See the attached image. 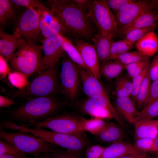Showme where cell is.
<instances>
[{
    "label": "cell",
    "instance_id": "1",
    "mask_svg": "<svg viewBox=\"0 0 158 158\" xmlns=\"http://www.w3.org/2000/svg\"><path fill=\"white\" fill-rule=\"evenodd\" d=\"M66 105L54 97H41L28 100L19 107L3 111L4 119L17 124H32L56 116Z\"/></svg>",
    "mask_w": 158,
    "mask_h": 158
},
{
    "label": "cell",
    "instance_id": "2",
    "mask_svg": "<svg viewBox=\"0 0 158 158\" xmlns=\"http://www.w3.org/2000/svg\"><path fill=\"white\" fill-rule=\"evenodd\" d=\"M45 4L71 32L86 39L92 36V21L73 0H48Z\"/></svg>",
    "mask_w": 158,
    "mask_h": 158
},
{
    "label": "cell",
    "instance_id": "3",
    "mask_svg": "<svg viewBox=\"0 0 158 158\" xmlns=\"http://www.w3.org/2000/svg\"><path fill=\"white\" fill-rule=\"evenodd\" d=\"M29 84L21 89L4 90L6 96L13 99L28 100L41 97H54L58 90L57 70L55 65L41 72Z\"/></svg>",
    "mask_w": 158,
    "mask_h": 158
},
{
    "label": "cell",
    "instance_id": "4",
    "mask_svg": "<svg viewBox=\"0 0 158 158\" xmlns=\"http://www.w3.org/2000/svg\"><path fill=\"white\" fill-rule=\"evenodd\" d=\"M42 47L36 43L20 38L17 49L9 61L14 71L20 73L27 78L40 73L42 58Z\"/></svg>",
    "mask_w": 158,
    "mask_h": 158
},
{
    "label": "cell",
    "instance_id": "5",
    "mask_svg": "<svg viewBox=\"0 0 158 158\" xmlns=\"http://www.w3.org/2000/svg\"><path fill=\"white\" fill-rule=\"evenodd\" d=\"M6 127L7 129L28 133L49 143L65 148L76 154L81 152L86 144L85 141L79 135L58 133L40 127L30 128L8 121L6 124Z\"/></svg>",
    "mask_w": 158,
    "mask_h": 158
},
{
    "label": "cell",
    "instance_id": "6",
    "mask_svg": "<svg viewBox=\"0 0 158 158\" xmlns=\"http://www.w3.org/2000/svg\"><path fill=\"white\" fill-rule=\"evenodd\" d=\"M0 138L11 143L26 154L33 155L35 158L43 153L53 152L56 150L55 146L25 132H9L1 130Z\"/></svg>",
    "mask_w": 158,
    "mask_h": 158
},
{
    "label": "cell",
    "instance_id": "7",
    "mask_svg": "<svg viewBox=\"0 0 158 158\" xmlns=\"http://www.w3.org/2000/svg\"><path fill=\"white\" fill-rule=\"evenodd\" d=\"M87 13L100 33L112 38L118 35L119 29L115 16L105 0L92 1Z\"/></svg>",
    "mask_w": 158,
    "mask_h": 158
},
{
    "label": "cell",
    "instance_id": "8",
    "mask_svg": "<svg viewBox=\"0 0 158 158\" xmlns=\"http://www.w3.org/2000/svg\"><path fill=\"white\" fill-rule=\"evenodd\" d=\"M80 108L84 112L95 118H113L122 127H126L122 116L112 104L108 96L97 95L88 97L82 103Z\"/></svg>",
    "mask_w": 158,
    "mask_h": 158
},
{
    "label": "cell",
    "instance_id": "9",
    "mask_svg": "<svg viewBox=\"0 0 158 158\" xmlns=\"http://www.w3.org/2000/svg\"><path fill=\"white\" fill-rule=\"evenodd\" d=\"M84 119L68 114H61L50 117L44 121L32 124H18L25 126L46 128L56 132L79 135L84 131Z\"/></svg>",
    "mask_w": 158,
    "mask_h": 158
},
{
    "label": "cell",
    "instance_id": "10",
    "mask_svg": "<svg viewBox=\"0 0 158 158\" xmlns=\"http://www.w3.org/2000/svg\"><path fill=\"white\" fill-rule=\"evenodd\" d=\"M15 24L13 34L35 43L40 39L42 34L36 9L25 8L18 15Z\"/></svg>",
    "mask_w": 158,
    "mask_h": 158
},
{
    "label": "cell",
    "instance_id": "11",
    "mask_svg": "<svg viewBox=\"0 0 158 158\" xmlns=\"http://www.w3.org/2000/svg\"><path fill=\"white\" fill-rule=\"evenodd\" d=\"M60 78L63 92L70 99H74L78 92L80 79L79 66L66 54L63 57Z\"/></svg>",
    "mask_w": 158,
    "mask_h": 158
},
{
    "label": "cell",
    "instance_id": "12",
    "mask_svg": "<svg viewBox=\"0 0 158 158\" xmlns=\"http://www.w3.org/2000/svg\"><path fill=\"white\" fill-rule=\"evenodd\" d=\"M158 7L157 0H139L126 5L115 14L118 29L129 25L138 17Z\"/></svg>",
    "mask_w": 158,
    "mask_h": 158
},
{
    "label": "cell",
    "instance_id": "13",
    "mask_svg": "<svg viewBox=\"0 0 158 158\" xmlns=\"http://www.w3.org/2000/svg\"><path fill=\"white\" fill-rule=\"evenodd\" d=\"M65 37L59 35L45 38L42 41L43 52L40 73L56 64L66 54L62 48Z\"/></svg>",
    "mask_w": 158,
    "mask_h": 158
},
{
    "label": "cell",
    "instance_id": "14",
    "mask_svg": "<svg viewBox=\"0 0 158 158\" xmlns=\"http://www.w3.org/2000/svg\"><path fill=\"white\" fill-rule=\"evenodd\" d=\"M40 19V26L44 38L70 32L51 10L44 5L36 9Z\"/></svg>",
    "mask_w": 158,
    "mask_h": 158
},
{
    "label": "cell",
    "instance_id": "15",
    "mask_svg": "<svg viewBox=\"0 0 158 158\" xmlns=\"http://www.w3.org/2000/svg\"><path fill=\"white\" fill-rule=\"evenodd\" d=\"M75 45L89 71L98 80H100L99 59L94 46L83 40L77 41Z\"/></svg>",
    "mask_w": 158,
    "mask_h": 158
},
{
    "label": "cell",
    "instance_id": "16",
    "mask_svg": "<svg viewBox=\"0 0 158 158\" xmlns=\"http://www.w3.org/2000/svg\"><path fill=\"white\" fill-rule=\"evenodd\" d=\"M80 79L85 94L88 97L97 95L108 96L99 80L91 72L79 66Z\"/></svg>",
    "mask_w": 158,
    "mask_h": 158
},
{
    "label": "cell",
    "instance_id": "17",
    "mask_svg": "<svg viewBox=\"0 0 158 158\" xmlns=\"http://www.w3.org/2000/svg\"><path fill=\"white\" fill-rule=\"evenodd\" d=\"M158 20V13L154 10L149 11L137 18L133 22L119 29L118 35L124 36L133 30L156 24Z\"/></svg>",
    "mask_w": 158,
    "mask_h": 158
},
{
    "label": "cell",
    "instance_id": "18",
    "mask_svg": "<svg viewBox=\"0 0 158 158\" xmlns=\"http://www.w3.org/2000/svg\"><path fill=\"white\" fill-rule=\"evenodd\" d=\"M140 152L134 145L121 140L105 148L99 158H118L128 155L136 154Z\"/></svg>",
    "mask_w": 158,
    "mask_h": 158
},
{
    "label": "cell",
    "instance_id": "19",
    "mask_svg": "<svg viewBox=\"0 0 158 158\" xmlns=\"http://www.w3.org/2000/svg\"><path fill=\"white\" fill-rule=\"evenodd\" d=\"M114 106L118 113L127 121L134 123L138 112L135 103L130 97L116 98Z\"/></svg>",
    "mask_w": 158,
    "mask_h": 158
},
{
    "label": "cell",
    "instance_id": "20",
    "mask_svg": "<svg viewBox=\"0 0 158 158\" xmlns=\"http://www.w3.org/2000/svg\"><path fill=\"white\" fill-rule=\"evenodd\" d=\"M20 38L14 34L10 35L0 30V54L6 61H9L18 47Z\"/></svg>",
    "mask_w": 158,
    "mask_h": 158
},
{
    "label": "cell",
    "instance_id": "21",
    "mask_svg": "<svg viewBox=\"0 0 158 158\" xmlns=\"http://www.w3.org/2000/svg\"><path fill=\"white\" fill-rule=\"evenodd\" d=\"M134 124L136 140L141 138L154 139L158 135V127L156 120H140L136 121Z\"/></svg>",
    "mask_w": 158,
    "mask_h": 158
},
{
    "label": "cell",
    "instance_id": "22",
    "mask_svg": "<svg viewBox=\"0 0 158 158\" xmlns=\"http://www.w3.org/2000/svg\"><path fill=\"white\" fill-rule=\"evenodd\" d=\"M122 127L113 122H106L102 130L96 135L103 142L112 143L123 140L125 134Z\"/></svg>",
    "mask_w": 158,
    "mask_h": 158
},
{
    "label": "cell",
    "instance_id": "23",
    "mask_svg": "<svg viewBox=\"0 0 158 158\" xmlns=\"http://www.w3.org/2000/svg\"><path fill=\"white\" fill-rule=\"evenodd\" d=\"M112 39L100 33L92 38L99 59L103 62L110 60V50L114 42Z\"/></svg>",
    "mask_w": 158,
    "mask_h": 158
},
{
    "label": "cell",
    "instance_id": "24",
    "mask_svg": "<svg viewBox=\"0 0 158 158\" xmlns=\"http://www.w3.org/2000/svg\"><path fill=\"white\" fill-rule=\"evenodd\" d=\"M135 47L143 54L152 56L158 51V36L154 31L150 32L135 43Z\"/></svg>",
    "mask_w": 158,
    "mask_h": 158
},
{
    "label": "cell",
    "instance_id": "25",
    "mask_svg": "<svg viewBox=\"0 0 158 158\" xmlns=\"http://www.w3.org/2000/svg\"><path fill=\"white\" fill-rule=\"evenodd\" d=\"M16 8L11 0H0V29L15 23L18 16Z\"/></svg>",
    "mask_w": 158,
    "mask_h": 158
},
{
    "label": "cell",
    "instance_id": "26",
    "mask_svg": "<svg viewBox=\"0 0 158 158\" xmlns=\"http://www.w3.org/2000/svg\"><path fill=\"white\" fill-rule=\"evenodd\" d=\"M125 66L116 60L103 62L100 65L101 76L107 80H111L119 76L125 69Z\"/></svg>",
    "mask_w": 158,
    "mask_h": 158
},
{
    "label": "cell",
    "instance_id": "27",
    "mask_svg": "<svg viewBox=\"0 0 158 158\" xmlns=\"http://www.w3.org/2000/svg\"><path fill=\"white\" fill-rule=\"evenodd\" d=\"M132 90V80L128 77L121 76L117 78L114 92L116 98L130 97Z\"/></svg>",
    "mask_w": 158,
    "mask_h": 158
},
{
    "label": "cell",
    "instance_id": "28",
    "mask_svg": "<svg viewBox=\"0 0 158 158\" xmlns=\"http://www.w3.org/2000/svg\"><path fill=\"white\" fill-rule=\"evenodd\" d=\"M62 48L66 54L73 61L79 66L90 72L85 64L77 48L66 37L62 44Z\"/></svg>",
    "mask_w": 158,
    "mask_h": 158
},
{
    "label": "cell",
    "instance_id": "29",
    "mask_svg": "<svg viewBox=\"0 0 158 158\" xmlns=\"http://www.w3.org/2000/svg\"><path fill=\"white\" fill-rule=\"evenodd\" d=\"M151 81L148 70L137 95L136 102L139 109L142 107H144L145 105L152 83Z\"/></svg>",
    "mask_w": 158,
    "mask_h": 158
},
{
    "label": "cell",
    "instance_id": "30",
    "mask_svg": "<svg viewBox=\"0 0 158 158\" xmlns=\"http://www.w3.org/2000/svg\"><path fill=\"white\" fill-rule=\"evenodd\" d=\"M133 44L125 39L113 43L110 50V60L116 59L121 54L131 49Z\"/></svg>",
    "mask_w": 158,
    "mask_h": 158
},
{
    "label": "cell",
    "instance_id": "31",
    "mask_svg": "<svg viewBox=\"0 0 158 158\" xmlns=\"http://www.w3.org/2000/svg\"><path fill=\"white\" fill-rule=\"evenodd\" d=\"M158 116V98L146 105L142 111L138 112L136 121L142 120L152 119Z\"/></svg>",
    "mask_w": 158,
    "mask_h": 158
},
{
    "label": "cell",
    "instance_id": "32",
    "mask_svg": "<svg viewBox=\"0 0 158 158\" xmlns=\"http://www.w3.org/2000/svg\"><path fill=\"white\" fill-rule=\"evenodd\" d=\"M148 59L147 56L138 51H127L118 56L116 60L124 65Z\"/></svg>",
    "mask_w": 158,
    "mask_h": 158
},
{
    "label": "cell",
    "instance_id": "33",
    "mask_svg": "<svg viewBox=\"0 0 158 158\" xmlns=\"http://www.w3.org/2000/svg\"><path fill=\"white\" fill-rule=\"evenodd\" d=\"M106 123V122L101 118H95L89 119H84L83 127L84 130L96 135L103 128Z\"/></svg>",
    "mask_w": 158,
    "mask_h": 158
},
{
    "label": "cell",
    "instance_id": "34",
    "mask_svg": "<svg viewBox=\"0 0 158 158\" xmlns=\"http://www.w3.org/2000/svg\"><path fill=\"white\" fill-rule=\"evenodd\" d=\"M155 27L156 24H155L151 26L133 30L124 35V39L133 44L148 33L154 31Z\"/></svg>",
    "mask_w": 158,
    "mask_h": 158
},
{
    "label": "cell",
    "instance_id": "35",
    "mask_svg": "<svg viewBox=\"0 0 158 158\" xmlns=\"http://www.w3.org/2000/svg\"><path fill=\"white\" fill-rule=\"evenodd\" d=\"M150 64L149 59L125 66L128 76L132 79L140 74L146 67Z\"/></svg>",
    "mask_w": 158,
    "mask_h": 158
},
{
    "label": "cell",
    "instance_id": "36",
    "mask_svg": "<svg viewBox=\"0 0 158 158\" xmlns=\"http://www.w3.org/2000/svg\"><path fill=\"white\" fill-rule=\"evenodd\" d=\"M10 155L24 157H28L27 154L18 149L15 145L7 141L0 140V155Z\"/></svg>",
    "mask_w": 158,
    "mask_h": 158
},
{
    "label": "cell",
    "instance_id": "37",
    "mask_svg": "<svg viewBox=\"0 0 158 158\" xmlns=\"http://www.w3.org/2000/svg\"><path fill=\"white\" fill-rule=\"evenodd\" d=\"M8 79L11 84L18 89H22L27 85L29 83L27 78L23 74L18 72L14 71L8 74Z\"/></svg>",
    "mask_w": 158,
    "mask_h": 158
},
{
    "label": "cell",
    "instance_id": "38",
    "mask_svg": "<svg viewBox=\"0 0 158 158\" xmlns=\"http://www.w3.org/2000/svg\"><path fill=\"white\" fill-rule=\"evenodd\" d=\"M150 64L147 65L140 74L132 79V90L130 97L135 103L136 102L138 91L148 72Z\"/></svg>",
    "mask_w": 158,
    "mask_h": 158
},
{
    "label": "cell",
    "instance_id": "39",
    "mask_svg": "<svg viewBox=\"0 0 158 158\" xmlns=\"http://www.w3.org/2000/svg\"><path fill=\"white\" fill-rule=\"evenodd\" d=\"M154 139L141 138L136 140L134 146L138 150L147 152H153Z\"/></svg>",
    "mask_w": 158,
    "mask_h": 158
},
{
    "label": "cell",
    "instance_id": "40",
    "mask_svg": "<svg viewBox=\"0 0 158 158\" xmlns=\"http://www.w3.org/2000/svg\"><path fill=\"white\" fill-rule=\"evenodd\" d=\"M13 4L17 8L25 7V8L35 9L43 5L41 2L37 0H11Z\"/></svg>",
    "mask_w": 158,
    "mask_h": 158
},
{
    "label": "cell",
    "instance_id": "41",
    "mask_svg": "<svg viewBox=\"0 0 158 158\" xmlns=\"http://www.w3.org/2000/svg\"><path fill=\"white\" fill-rule=\"evenodd\" d=\"M136 1L132 0H107V4L111 11L115 14L125 6L133 3Z\"/></svg>",
    "mask_w": 158,
    "mask_h": 158
},
{
    "label": "cell",
    "instance_id": "42",
    "mask_svg": "<svg viewBox=\"0 0 158 158\" xmlns=\"http://www.w3.org/2000/svg\"><path fill=\"white\" fill-rule=\"evenodd\" d=\"M105 148L98 145L90 147L86 151V158H99Z\"/></svg>",
    "mask_w": 158,
    "mask_h": 158
},
{
    "label": "cell",
    "instance_id": "43",
    "mask_svg": "<svg viewBox=\"0 0 158 158\" xmlns=\"http://www.w3.org/2000/svg\"><path fill=\"white\" fill-rule=\"evenodd\" d=\"M157 98H158V78L152 81L151 83L145 106Z\"/></svg>",
    "mask_w": 158,
    "mask_h": 158
},
{
    "label": "cell",
    "instance_id": "44",
    "mask_svg": "<svg viewBox=\"0 0 158 158\" xmlns=\"http://www.w3.org/2000/svg\"><path fill=\"white\" fill-rule=\"evenodd\" d=\"M148 73L151 81H153L158 78V54L150 64Z\"/></svg>",
    "mask_w": 158,
    "mask_h": 158
},
{
    "label": "cell",
    "instance_id": "45",
    "mask_svg": "<svg viewBox=\"0 0 158 158\" xmlns=\"http://www.w3.org/2000/svg\"><path fill=\"white\" fill-rule=\"evenodd\" d=\"M51 154L53 158H79L76 153L67 150L64 151L56 149Z\"/></svg>",
    "mask_w": 158,
    "mask_h": 158
},
{
    "label": "cell",
    "instance_id": "46",
    "mask_svg": "<svg viewBox=\"0 0 158 158\" xmlns=\"http://www.w3.org/2000/svg\"><path fill=\"white\" fill-rule=\"evenodd\" d=\"M0 75L1 76L4 78L10 72V69L8 67L6 61L0 55Z\"/></svg>",
    "mask_w": 158,
    "mask_h": 158
},
{
    "label": "cell",
    "instance_id": "47",
    "mask_svg": "<svg viewBox=\"0 0 158 158\" xmlns=\"http://www.w3.org/2000/svg\"><path fill=\"white\" fill-rule=\"evenodd\" d=\"M16 102L12 99H10L7 96L0 95V108L8 107L16 104Z\"/></svg>",
    "mask_w": 158,
    "mask_h": 158
},
{
    "label": "cell",
    "instance_id": "48",
    "mask_svg": "<svg viewBox=\"0 0 158 158\" xmlns=\"http://www.w3.org/2000/svg\"><path fill=\"white\" fill-rule=\"evenodd\" d=\"M74 2L80 8L85 11L92 0H73Z\"/></svg>",
    "mask_w": 158,
    "mask_h": 158
},
{
    "label": "cell",
    "instance_id": "49",
    "mask_svg": "<svg viewBox=\"0 0 158 158\" xmlns=\"http://www.w3.org/2000/svg\"><path fill=\"white\" fill-rule=\"evenodd\" d=\"M153 152H158V135L154 139L153 148Z\"/></svg>",
    "mask_w": 158,
    "mask_h": 158
},
{
    "label": "cell",
    "instance_id": "50",
    "mask_svg": "<svg viewBox=\"0 0 158 158\" xmlns=\"http://www.w3.org/2000/svg\"><path fill=\"white\" fill-rule=\"evenodd\" d=\"M135 158H148L147 156V152H140L136 154Z\"/></svg>",
    "mask_w": 158,
    "mask_h": 158
},
{
    "label": "cell",
    "instance_id": "51",
    "mask_svg": "<svg viewBox=\"0 0 158 158\" xmlns=\"http://www.w3.org/2000/svg\"><path fill=\"white\" fill-rule=\"evenodd\" d=\"M0 158H30L29 157H24L20 156L10 155H0Z\"/></svg>",
    "mask_w": 158,
    "mask_h": 158
},
{
    "label": "cell",
    "instance_id": "52",
    "mask_svg": "<svg viewBox=\"0 0 158 158\" xmlns=\"http://www.w3.org/2000/svg\"><path fill=\"white\" fill-rule=\"evenodd\" d=\"M35 158H53L51 153H45Z\"/></svg>",
    "mask_w": 158,
    "mask_h": 158
},
{
    "label": "cell",
    "instance_id": "53",
    "mask_svg": "<svg viewBox=\"0 0 158 158\" xmlns=\"http://www.w3.org/2000/svg\"><path fill=\"white\" fill-rule=\"evenodd\" d=\"M137 154H134L128 155L124 156L122 157H121L118 158H135L136 155Z\"/></svg>",
    "mask_w": 158,
    "mask_h": 158
},
{
    "label": "cell",
    "instance_id": "54",
    "mask_svg": "<svg viewBox=\"0 0 158 158\" xmlns=\"http://www.w3.org/2000/svg\"><path fill=\"white\" fill-rule=\"evenodd\" d=\"M148 158H156V157H149Z\"/></svg>",
    "mask_w": 158,
    "mask_h": 158
},
{
    "label": "cell",
    "instance_id": "55",
    "mask_svg": "<svg viewBox=\"0 0 158 158\" xmlns=\"http://www.w3.org/2000/svg\"><path fill=\"white\" fill-rule=\"evenodd\" d=\"M156 158H158V154L157 156V157H156Z\"/></svg>",
    "mask_w": 158,
    "mask_h": 158
},
{
    "label": "cell",
    "instance_id": "56",
    "mask_svg": "<svg viewBox=\"0 0 158 158\" xmlns=\"http://www.w3.org/2000/svg\"><path fill=\"white\" fill-rule=\"evenodd\" d=\"M157 123L158 127V120H157Z\"/></svg>",
    "mask_w": 158,
    "mask_h": 158
},
{
    "label": "cell",
    "instance_id": "57",
    "mask_svg": "<svg viewBox=\"0 0 158 158\" xmlns=\"http://www.w3.org/2000/svg\"><path fill=\"white\" fill-rule=\"evenodd\" d=\"M157 3L158 4V0H157Z\"/></svg>",
    "mask_w": 158,
    "mask_h": 158
}]
</instances>
